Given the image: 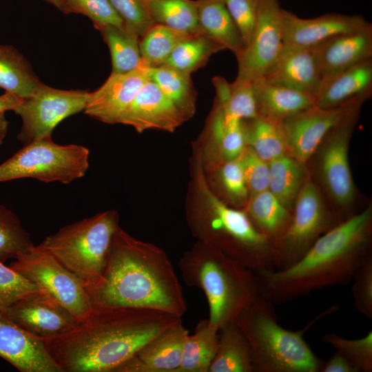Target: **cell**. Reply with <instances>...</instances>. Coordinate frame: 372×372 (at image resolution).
<instances>
[{"label":"cell","mask_w":372,"mask_h":372,"mask_svg":"<svg viewBox=\"0 0 372 372\" xmlns=\"http://www.w3.org/2000/svg\"><path fill=\"white\" fill-rule=\"evenodd\" d=\"M181 317L147 308H92L63 334L43 340L63 372H113Z\"/></svg>","instance_id":"1"},{"label":"cell","mask_w":372,"mask_h":372,"mask_svg":"<svg viewBox=\"0 0 372 372\" xmlns=\"http://www.w3.org/2000/svg\"><path fill=\"white\" fill-rule=\"evenodd\" d=\"M92 308H147L182 317L183 291L168 256L119 227L97 281L86 285Z\"/></svg>","instance_id":"2"},{"label":"cell","mask_w":372,"mask_h":372,"mask_svg":"<svg viewBox=\"0 0 372 372\" xmlns=\"http://www.w3.org/2000/svg\"><path fill=\"white\" fill-rule=\"evenodd\" d=\"M372 209L368 206L320 236L295 263L254 271L260 295L278 303L348 282L371 253Z\"/></svg>","instance_id":"3"},{"label":"cell","mask_w":372,"mask_h":372,"mask_svg":"<svg viewBox=\"0 0 372 372\" xmlns=\"http://www.w3.org/2000/svg\"><path fill=\"white\" fill-rule=\"evenodd\" d=\"M194 164V186L200 204L191 206L187 214L193 235L254 271L273 269L270 241L243 209L231 207L214 192L198 148Z\"/></svg>","instance_id":"4"},{"label":"cell","mask_w":372,"mask_h":372,"mask_svg":"<svg viewBox=\"0 0 372 372\" xmlns=\"http://www.w3.org/2000/svg\"><path fill=\"white\" fill-rule=\"evenodd\" d=\"M178 265L184 282L205 293L208 320L218 329L260 296L254 271L202 241L185 251Z\"/></svg>","instance_id":"5"},{"label":"cell","mask_w":372,"mask_h":372,"mask_svg":"<svg viewBox=\"0 0 372 372\" xmlns=\"http://www.w3.org/2000/svg\"><path fill=\"white\" fill-rule=\"evenodd\" d=\"M316 319L302 329H286L278 322L273 302L260 295L234 322L250 344L256 372H320L322 361L303 337Z\"/></svg>","instance_id":"6"},{"label":"cell","mask_w":372,"mask_h":372,"mask_svg":"<svg viewBox=\"0 0 372 372\" xmlns=\"http://www.w3.org/2000/svg\"><path fill=\"white\" fill-rule=\"evenodd\" d=\"M119 227L118 212L107 210L63 227L39 245L86 286L102 274Z\"/></svg>","instance_id":"7"},{"label":"cell","mask_w":372,"mask_h":372,"mask_svg":"<svg viewBox=\"0 0 372 372\" xmlns=\"http://www.w3.org/2000/svg\"><path fill=\"white\" fill-rule=\"evenodd\" d=\"M89 149L76 144L59 145L52 137L24 145L0 165V183L32 178L69 184L85 176L89 167Z\"/></svg>","instance_id":"8"},{"label":"cell","mask_w":372,"mask_h":372,"mask_svg":"<svg viewBox=\"0 0 372 372\" xmlns=\"http://www.w3.org/2000/svg\"><path fill=\"white\" fill-rule=\"evenodd\" d=\"M338 223L324 204L318 187L308 177L291 211L290 223L273 249L274 269L298 261L323 234Z\"/></svg>","instance_id":"9"},{"label":"cell","mask_w":372,"mask_h":372,"mask_svg":"<svg viewBox=\"0 0 372 372\" xmlns=\"http://www.w3.org/2000/svg\"><path fill=\"white\" fill-rule=\"evenodd\" d=\"M14 260L10 268L45 289L79 322L88 318L92 305L85 283L39 245Z\"/></svg>","instance_id":"10"},{"label":"cell","mask_w":372,"mask_h":372,"mask_svg":"<svg viewBox=\"0 0 372 372\" xmlns=\"http://www.w3.org/2000/svg\"><path fill=\"white\" fill-rule=\"evenodd\" d=\"M88 94L85 90H59L42 83L14 110L22 120L17 136L19 141L26 145L51 138L54 129L61 121L84 111Z\"/></svg>","instance_id":"11"},{"label":"cell","mask_w":372,"mask_h":372,"mask_svg":"<svg viewBox=\"0 0 372 372\" xmlns=\"http://www.w3.org/2000/svg\"><path fill=\"white\" fill-rule=\"evenodd\" d=\"M362 105L353 107L327 134L320 144L319 174L327 192L336 205L347 209L355 188L349 162V144Z\"/></svg>","instance_id":"12"},{"label":"cell","mask_w":372,"mask_h":372,"mask_svg":"<svg viewBox=\"0 0 372 372\" xmlns=\"http://www.w3.org/2000/svg\"><path fill=\"white\" fill-rule=\"evenodd\" d=\"M278 0H258L256 25L249 44L237 56V81L261 79L278 59L284 45Z\"/></svg>","instance_id":"13"},{"label":"cell","mask_w":372,"mask_h":372,"mask_svg":"<svg viewBox=\"0 0 372 372\" xmlns=\"http://www.w3.org/2000/svg\"><path fill=\"white\" fill-rule=\"evenodd\" d=\"M358 102L325 109L316 105L281 123L286 143V154L306 163L319 149L329 131L338 124Z\"/></svg>","instance_id":"14"},{"label":"cell","mask_w":372,"mask_h":372,"mask_svg":"<svg viewBox=\"0 0 372 372\" xmlns=\"http://www.w3.org/2000/svg\"><path fill=\"white\" fill-rule=\"evenodd\" d=\"M2 309L17 326L42 340L63 334L80 323L45 290L32 293Z\"/></svg>","instance_id":"15"},{"label":"cell","mask_w":372,"mask_h":372,"mask_svg":"<svg viewBox=\"0 0 372 372\" xmlns=\"http://www.w3.org/2000/svg\"><path fill=\"white\" fill-rule=\"evenodd\" d=\"M151 68L141 59L132 71L112 73L99 88L89 92L84 112L105 123H118L121 114L149 79Z\"/></svg>","instance_id":"16"},{"label":"cell","mask_w":372,"mask_h":372,"mask_svg":"<svg viewBox=\"0 0 372 372\" xmlns=\"http://www.w3.org/2000/svg\"><path fill=\"white\" fill-rule=\"evenodd\" d=\"M371 23L360 15L327 13L312 19H302L281 10V25L285 44L311 48L341 34L361 30Z\"/></svg>","instance_id":"17"},{"label":"cell","mask_w":372,"mask_h":372,"mask_svg":"<svg viewBox=\"0 0 372 372\" xmlns=\"http://www.w3.org/2000/svg\"><path fill=\"white\" fill-rule=\"evenodd\" d=\"M186 118L149 79L120 116L118 123L132 126L141 133L147 130L174 132Z\"/></svg>","instance_id":"18"},{"label":"cell","mask_w":372,"mask_h":372,"mask_svg":"<svg viewBox=\"0 0 372 372\" xmlns=\"http://www.w3.org/2000/svg\"><path fill=\"white\" fill-rule=\"evenodd\" d=\"M0 357L21 372H63L42 339L13 322L0 307Z\"/></svg>","instance_id":"19"},{"label":"cell","mask_w":372,"mask_h":372,"mask_svg":"<svg viewBox=\"0 0 372 372\" xmlns=\"http://www.w3.org/2000/svg\"><path fill=\"white\" fill-rule=\"evenodd\" d=\"M261 79L316 96L322 83L318 46L284 43L278 59Z\"/></svg>","instance_id":"20"},{"label":"cell","mask_w":372,"mask_h":372,"mask_svg":"<svg viewBox=\"0 0 372 372\" xmlns=\"http://www.w3.org/2000/svg\"><path fill=\"white\" fill-rule=\"evenodd\" d=\"M245 121L225 112L216 101L206 130L205 148L200 149L209 169L240 157L247 147Z\"/></svg>","instance_id":"21"},{"label":"cell","mask_w":372,"mask_h":372,"mask_svg":"<svg viewBox=\"0 0 372 372\" xmlns=\"http://www.w3.org/2000/svg\"><path fill=\"white\" fill-rule=\"evenodd\" d=\"M322 81L372 59V25L337 35L318 45Z\"/></svg>","instance_id":"22"},{"label":"cell","mask_w":372,"mask_h":372,"mask_svg":"<svg viewBox=\"0 0 372 372\" xmlns=\"http://www.w3.org/2000/svg\"><path fill=\"white\" fill-rule=\"evenodd\" d=\"M372 94V59L322 81L315 105L325 109L364 103Z\"/></svg>","instance_id":"23"},{"label":"cell","mask_w":372,"mask_h":372,"mask_svg":"<svg viewBox=\"0 0 372 372\" xmlns=\"http://www.w3.org/2000/svg\"><path fill=\"white\" fill-rule=\"evenodd\" d=\"M188 335L180 320L150 340L135 354L143 372H177Z\"/></svg>","instance_id":"24"},{"label":"cell","mask_w":372,"mask_h":372,"mask_svg":"<svg viewBox=\"0 0 372 372\" xmlns=\"http://www.w3.org/2000/svg\"><path fill=\"white\" fill-rule=\"evenodd\" d=\"M253 82L259 116L282 122L315 105L313 94L272 84L263 79Z\"/></svg>","instance_id":"25"},{"label":"cell","mask_w":372,"mask_h":372,"mask_svg":"<svg viewBox=\"0 0 372 372\" xmlns=\"http://www.w3.org/2000/svg\"><path fill=\"white\" fill-rule=\"evenodd\" d=\"M198 19L203 34L238 56L245 48L240 33L223 0L196 1Z\"/></svg>","instance_id":"26"},{"label":"cell","mask_w":372,"mask_h":372,"mask_svg":"<svg viewBox=\"0 0 372 372\" xmlns=\"http://www.w3.org/2000/svg\"><path fill=\"white\" fill-rule=\"evenodd\" d=\"M218 337L217 352L208 372H256L250 344L234 321L220 328Z\"/></svg>","instance_id":"27"},{"label":"cell","mask_w":372,"mask_h":372,"mask_svg":"<svg viewBox=\"0 0 372 372\" xmlns=\"http://www.w3.org/2000/svg\"><path fill=\"white\" fill-rule=\"evenodd\" d=\"M243 210L256 229L268 238L273 249L290 223L291 211L269 189L250 196Z\"/></svg>","instance_id":"28"},{"label":"cell","mask_w":372,"mask_h":372,"mask_svg":"<svg viewBox=\"0 0 372 372\" xmlns=\"http://www.w3.org/2000/svg\"><path fill=\"white\" fill-rule=\"evenodd\" d=\"M218 340V329L208 318L199 321L194 333L185 340L177 372H208L217 352Z\"/></svg>","instance_id":"29"},{"label":"cell","mask_w":372,"mask_h":372,"mask_svg":"<svg viewBox=\"0 0 372 372\" xmlns=\"http://www.w3.org/2000/svg\"><path fill=\"white\" fill-rule=\"evenodd\" d=\"M41 84L17 50L10 45H0V88L25 99Z\"/></svg>","instance_id":"30"},{"label":"cell","mask_w":372,"mask_h":372,"mask_svg":"<svg viewBox=\"0 0 372 372\" xmlns=\"http://www.w3.org/2000/svg\"><path fill=\"white\" fill-rule=\"evenodd\" d=\"M304 165L287 154L269 163V190L290 211H292L296 197L308 178Z\"/></svg>","instance_id":"31"},{"label":"cell","mask_w":372,"mask_h":372,"mask_svg":"<svg viewBox=\"0 0 372 372\" xmlns=\"http://www.w3.org/2000/svg\"><path fill=\"white\" fill-rule=\"evenodd\" d=\"M149 79L187 120L193 116L196 111V92L190 74L163 64L151 68Z\"/></svg>","instance_id":"32"},{"label":"cell","mask_w":372,"mask_h":372,"mask_svg":"<svg viewBox=\"0 0 372 372\" xmlns=\"http://www.w3.org/2000/svg\"><path fill=\"white\" fill-rule=\"evenodd\" d=\"M213 83L217 101L225 112L242 121L259 116L253 81L235 80L229 84L224 78L216 76Z\"/></svg>","instance_id":"33"},{"label":"cell","mask_w":372,"mask_h":372,"mask_svg":"<svg viewBox=\"0 0 372 372\" xmlns=\"http://www.w3.org/2000/svg\"><path fill=\"white\" fill-rule=\"evenodd\" d=\"M107 43L111 54L112 72L125 73L140 64L139 37L125 25H107L96 28Z\"/></svg>","instance_id":"34"},{"label":"cell","mask_w":372,"mask_h":372,"mask_svg":"<svg viewBox=\"0 0 372 372\" xmlns=\"http://www.w3.org/2000/svg\"><path fill=\"white\" fill-rule=\"evenodd\" d=\"M154 23L189 34H203L198 19L196 1L147 0Z\"/></svg>","instance_id":"35"},{"label":"cell","mask_w":372,"mask_h":372,"mask_svg":"<svg viewBox=\"0 0 372 372\" xmlns=\"http://www.w3.org/2000/svg\"><path fill=\"white\" fill-rule=\"evenodd\" d=\"M245 121L247 145L267 163L286 154L281 123L258 116Z\"/></svg>","instance_id":"36"},{"label":"cell","mask_w":372,"mask_h":372,"mask_svg":"<svg viewBox=\"0 0 372 372\" xmlns=\"http://www.w3.org/2000/svg\"><path fill=\"white\" fill-rule=\"evenodd\" d=\"M223 50L204 34L189 35L176 45L164 64L191 75L204 66L212 54Z\"/></svg>","instance_id":"37"},{"label":"cell","mask_w":372,"mask_h":372,"mask_svg":"<svg viewBox=\"0 0 372 372\" xmlns=\"http://www.w3.org/2000/svg\"><path fill=\"white\" fill-rule=\"evenodd\" d=\"M188 36L154 23L139 40L141 59L152 68L163 65L176 45Z\"/></svg>","instance_id":"38"},{"label":"cell","mask_w":372,"mask_h":372,"mask_svg":"<svg viewBox=\"0 0 372 372\" xmlns=\"http://www.w3.org/2000/svg\"><path fill=\"white\" fill-rule=\"evenodd\" d=\"M34 245L19 218L0 204V261L5 262L29 251Z\"/></svg>","instance_id":"39"},{"label":"cell","mask_w":372,"mask_h":372,"mask_svg":"<svg viewBox=\"0 0 372 372\" xmlns=\"http://www.w3.org/2000/svg\"><path fill=\"white\" fill-rule=\"evenodd\" d=\"M222 195L231 205L243 209L249 198L240 158L226 161L211 169Z\"/></svg>","instance_id":"40"},{"label":"cell","mask_w":372,"mask_h":372,"mask_svg":"<svg viewBox=\"0 0 372 372\" xmlns=\"http://www.w3.org/2000/svg\"><path fill=\"white\" fill-rule=\"evenodd\" d=\"M322 341L342 355L356 372L372 371V331L359 339H347L330 333L322 335Z\"/></svg>","instance_id":"41"},{"label":"cell","mask_w":372,"mask_h":372,"mask_svg":"<svg viewBox=\"0 0 372 372\" xmlns=\"http://www.w3.org/2000/svg\"><path fill=\"white\" fill-rule=\"evenodd\" d=\"M62 12L86 16L93 22L95 28L107 25H125L109 0H65Z\"/></svg>","instance_id":"42"},{"label":"cell","mask_w":372,"mask_h":372,"mask_svg":"<svg viewBox=\"0 0 372 372\" xmlns=\"http://www.w3.org/2000/svg\"><path fill=\"white\" fill-rule=\"evenodd\" d=\"M45 289L0 261V307L7 308Z\"/></svg>","instance_id":"43"},{"label":"cell","mask_w":372,"mask_h":372,"mask_svg":"<svg viewBox=\"0 0 372 372\" xmlns=\"http://www.w3.org/2000/svg\"><path fill=\"white\" fill-rule=\"evenodd\" d=\"M124 25L141 38L154 24L147 0H109Z\"/></svg>","instance_id":"44"},{"label":"cell","mask_w":372,"mask_h":372,"mask_svg":"<svg viewBox=\"0 0 372 372\" xmlns=\"http://www.w3.org/2000/svg\"><path fill=\"white\" fill-rule=\"evenodd\" d=\"M352 296L355 309L372 319V254H369L353 275Z\"/></svg>","instance_id":"45"},{"label":"cell","mask_w":372,"mask_h":372,"mask_svg":"<svg viewBox=\"0 0 372 372\" xmlns=\"http://www.w3.org/2000/svg\"><path fill=\"white\" fill-rule=\"evenodd\" d=\"M249 196L269 189L270 172L269 163L259 157L247 145L240 157Z\"/></svg>","instance_id":"46"},{"label":"cell","mask_w":372,"mask_h":372,"mask_svg":"<svg viewBox=\"0 0 372 372\" xmlns=\"http://www.w3.org/2000/svg\"><path fill=\"white\" fill-rule=\"evenodd\" d=\"M223 1L240 33L245 48L250 41L256 25L258 0Z\"/></svg>","instance_id":"47"},{"label":"cell","mask_w":372,"mask_h":372,"mask_svg":"<svg viewBox=\"0 0 372 372\" xmlns=\"http://www.w3.org/2000/svg\"><path fill=\"white\" fill-rule=\"evenodd\" d=\"M320 372H356V370L342 355L335 351L329 360L322 362Z\"/></svg>","instance_id":"48"},{"label":"cell","mask_w":372,"mask_h":372,"mask_svg":"<svg viewBox=\"0 0 372 372\" xmlns=\"http://www.w3.org/2000/svg\"><path fill=\"white\" fill-rule=\"evenodd\" d=\"M23 99L17 96L12 92L6 91L0 95V117L8 110L14 111L23 102Z\"/></svg>","instance_id":"49"},{"label":"cell","mask_w":372,"mask_h":372,"mask_svg":"<svg viewBox=\"0 0 372 372\" xmlns=\"http://www.w3.org/2000/svg\"><path fill=\"white\" fill-rule=\"evenodd\" d=\"M8 128V121L3 115L0 117V145L3 143V141L6 136Z\"/></svg>","instance_id":"50"},{"label":"cell","mask_w":372,"mask_h":372,"mask_svg":"<svg viewBox=\"0 0 372 372\" xmlns=\"http://www.w3.org/2000/svg\"><path fill=\"white\" fill-rule=\"evenodd\" d=\"M47 3L52 5L61 11L63 10L65 3V0H44Z\"/></svg>","instance_id":"51"}]
</instances>
